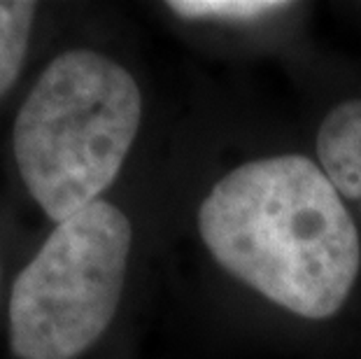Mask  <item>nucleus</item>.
<instances>
[{"instance_id": "obj_1", "label": "nucleus", "mask_w": 361, "mask_h": 359, "mask_svg": "<svg viewBox=\"0 0 361 359\" xmlns=\"http://www.w3.org/2000/svg\"><path fill=\"white\" fill-rule=\"evenodd\" d=\"M198 229L228 273L296 315H334L357 280V226L305 157L235 168L203 201Z\"/></svg>"}, {"instance_id": "obj_2", "label": "nucleus", "mask_w": 361, "mask_h": 359, "mask_svg": "<svg viewBox=\"0 0 361 359\" xmlns=\"http://www.w3.org/2000/svg\"><path fill=\"white\" fill-rule=\"evenodd\" d=\"M140 89L119 63L71 49L44 68L14 121V162L59 224L101 201L135 140Z\"/></svg>"}, {"instance_id": "obj_3", "label": "nucleus", "mask_w": 361, "mask_h": 359, "mask_svg": "<svg viewBox=\"0 0 361 359\" xmlns=\"http://www.w3.org/2000/svg\"><path fill=\"white\" fill-rule=\"evenodd\" d=\"M130 241L128 217L107 201L61 221L12 285V353L73 359L94 346L117 312Z\"/></svg>"}, {"instance_id": "obj_4", "label": "nucleus", "mask_w": 361, "mask_h": 359, "mask_svg": "<svg viewBox=\"0 0 361 359\" xmlns=\"http://www.w3.org/2000/svg\"><path fill=\"white\" fill-rule=\"evenodd\" d=\"M317 154L336 192L361 208V101L329 112L317 135Z\"/></svg>"}, {"instance_id": "obj_5", "label": "nucleus", "mask_w": 361, "mask_h": 359, "mask_svg": "<svg viewBox=\"0 0 361 359\" xmlns=\"http://www.w3.org/2000/svg\"><path fill=\"white\" fill-rule=\"evenodd\" d=\"M35 12V3L0 0V98L12 89L21 73Z\"/></svg>"}, {"instance_id": "obj_6", "label": "nucleus", "mask_w": 361, "mask_h": 359, "mask_svg": "<svg viewBox=\"0 0 361 359\" xmlns=\"http://www.w3.org/2000/svg\"><path fill=\"white\" fill-rule=\"evenodd\" d=\"M284 3L266 0H175L171 10L182 17H224V19H250L259 14L282 10Z\"/></svg>"}]
</instances>
